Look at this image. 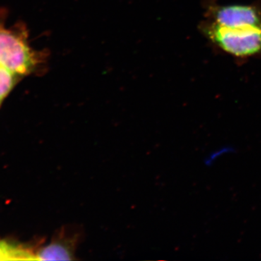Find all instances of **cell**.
Listing matches in <instances>:
<instances>
[{
	"instance_id": "6da1fadb",
	"label": "cell",
	"mask_w": 261,
	"mask_h": 261,
	"mask_svg": "<svg viewBox=\"0 0 261 261\" xmlns=\"http://www.w3.org/2000/svg\"><path fill=\"white\" fill-rule=\"evenodd\" d=\"M200 29L215 47L233 58L261 56V27L226 28L207 20L201 23Z\"/></svg>"
},
{
	"instance_id": "7a4b0ae2",
	"label": "cell",
	"mask_w": 261,
	"mask_h": 261,
	"mask_svg": "<svg viewBox=\"0 0 261 261\" xmlns=\"http://www.w3.org/2000/svg\"><path fill=\"white\" fill-rule=\"evenodd\" d=\"M27 37L23 29L0 27V66L20 77L34 73L47 60V53L34 50Z\"/></svg>"
},
{
	"instance_id": "3957f363",
	"label": "cell",
	"mask_w": 261,
	"mask_h": 261,
	"mask_svg": "<svg viewBox=\"0 0 261 261\" xmlns=\"http://www.w3.org/2000/svg\"><path fill=\"white\" fill-rule=\"evenodd\" d=\"M206 16L214 23L226 28L261 27V6L252 5H219L208 3Z\"/></svg>"
},
{
	"instance_id": "277c9868",
	"label": "cell",
	"mask_w": 261,
	"mask_h": 261,
	"mask_svg": "<svg viewBox=\"0 0 261 261\" xmlns=\"http://www.w3.org/2000/svg\"><path fill=\"white\" fill-rule=\"evenodd\" d=\"M80 239V232L70 228H62L51 243L36 254V260H74L75 248Z\"/></svg>"
},
{
	"instance_id": "5b68a950",
	"label": "cell",
	"mask_w": 261,
	"mask_h": 261,
	"mask_svg": "<svg viewBox=\"0 0 261 261\" xmlns=\"http://www.w3.org/2000/svg\"><path fill=\"white\" fill-rule=\"evenodd\" d=\"M36 260V254L28 249L0 241V260Z\"/></svg>"
},
{
	"instance_id": "8992f818",
	"label": "cell",
	"mask_w": 261,
	"mask_h": 261,
	"mask_svg": "<svg viewBox=\"0 0 261 261\" xmlns=\"http://www.w3.org/2000/svg\"><path fill=\"white\" fill-rule=\"evenodd\" d=\"M20 76L0 66V104L11 92Z\"/></svg>"
},
{
	"instance_id": "52a82bcc",
	"label": "cell",
	"mask_w": 261,
	"mask_h": 261,
	"mask_svg": "<svg viewBox=\"0 0 261 261\" xmlns=\"http://www.w3.org/2000/svg\"><path fill=\"white\" fill-rule=\"evenodd\" d=\"M235 151H236V149H234L233 146H223V147L213 151L210 154H208V155L206 156L205 159H204V164L210 167L214 164L215 161H217L221 156L226 154L233 153Z\"/></svg>"
}]
</instances>
